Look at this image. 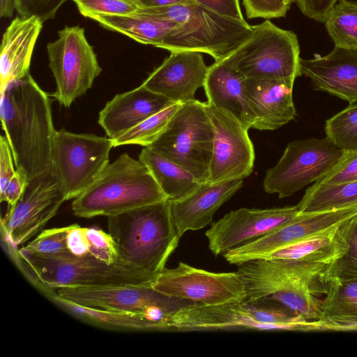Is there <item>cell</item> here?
<instances>
[{"instance_id": "1", "label": "cell", "mask_w": 357, "mask_h": 357, "mask_svg": "<svg viewBox=\"0 0 357 357\" xmlns=\"http://www.w3.org/2000/svg\"><path fill=\"white\" fill-rule=\"evenodd\" d=\"M2 129L16 169L28 181L51 170L54 129L50 100L29 74L0 92Z\"/></svg>"}, {"instance_id": "2", "label": "cell", "mask_w": 357, "mask_h": 357, "mask_svg": "<svg viewBox=\"0 0 357 357\" xmlns=\"http://www.w3.org/2000/svg\"><path fill=\"white\" fill-rule=\"evenodd\" d=\"M13 261L28 280L48 296L61 287L147 286L154 279L121 262L108 264L88 254L75 255L68 249L54 254L17 250L7 243Z\"/></svg>"}, {"instance_id": "3", "label": "cell", "mask_w": 357, "mask_h": 357, "mask_svg": "<svg viewBox=\"0 0 357 357\" xmlns=\"http://www.w3.org/2000/svg\"><path fill=\"white\" fill-rule=\"evenodd\" d=\"M107 218L108 233L115 243L119 262L155 280L181 238L171 215L169 201Z\"/></svg>"}, {"instance_id": "4", "label": "cell", "mask_w": 357, "mask_h": 357, "mask_svg": "<svg viewBox=\"0 0 357 357\" xmlns=\"http://www.w3.org/2000/svg\"><path fill=\"white\" fill-rule=\"evenodd\" d=\"M237 272L245 287V300L270 298L305 320L318 322L328 275L289 260L257 258L239 263Z\"/></svg>"}, {"instance_id": "5", "label": "cell", "mask_w": 357, "mask_h": 357, "mask_svg": "<svg viewBox=\"0 0 357 357\" xmlns=\"http://www.w3.org/2000/svg\"><path fill=\"white\" fill-rule=\"evenodd\" d=\"M138 10L178 24L159 48L206 53L215 61L228 56L252 31L246 21L225 17L195 2Z\"/></svg>"}, {"instance_id": "6", "label": "cell", "mask_w": 357, "mask_h": 357, "mask_svg": "<svg viewBox=\"0 0 357 357\" xmlns=\"http://www.w3.org/2000/svg\"><path fill=\"white\" fill-rule=\"evenodd\" d=\"M166 200L145 165L125 153L74 199L72 211L79 218L108 217Z\"/></svg>"}, {"instance_id": "7", "label": "cell", "mask_w": 357, "mask_h": 357, "mask_svg": "<svg viewBox=\"0 0 357 357\" xmlns=\"http://www.w3.org/2000/svg\"><path fill=\"white\" fill-rule=\"evenodd\" d=\"M213 137L205 102L194 100L180 104L162 133L147 147L204 183L209 179Z\"/></svg>"}, {"instance_id": "8", "label": "cell", "mask_w": 357, "mask_h": 357, "mask_svg": "<svg viewBox=\"0 0 357 357\" xmlns=\"http://www.w3.org/2000/svg\"><path fill=\"white\" fill-rule=\"evenodd\" d=\"M112 139L93 134L56 131L51 172L60 184L65 201L88 189L109 164Z\"/></svg>"}, {"instance_id": "9", "label": "cell", "mask_w": 357, "mask_h": 357, "mask_svg": "<svg viewBox=\"0 0 357 357\" xmlns=\"http://www.w3.org/2000/svg\"><path fill=\"white\" fill-rule=\"evenodd\" d=\"M230 56L246 77L296 79L303 75L296 34L269 20L252 26L250 36Z\"/></svg>"}, {"instance_id": "10", "label": "cell", "mask_w": 357, "mask_h": 357, "mask_svg": "<svg viewBox=\"0 0 357 357\" xmlns=\"http://www.w3.org/2000/svg\"><path fill=\"white\" fill-rule=\"evenodd\" d=\"M342 153L326 137L294 140L276 165L266 170L264 190L280 199L291 196L328 173Z\"/></svg>"}, {"instance_id": "11", "label": "cell", "mask_w": 357, "mask_h": 357, "mask_svg": "<svg viewBox=\"0 0 357 357\" xmlns=\"http://www.w3.org/2000/svg\"><path fill=\"white\" fill-rule=\"evenodd\" d=\"M54 289L61 298L82 306L141 314L155 326L156 331L165 330L171 313L181 307L197 303L165 296L147 286L61 287Z\"/></svg>"}, {"instance_id": "12", "label": "cell", "mask_w": 357, "mask_h": 357, "mask_svg": "<svg viewBox=\"0 0 357 357\" xmlns=\"http://www.w3.org/2000/svg\"><path fill=\"white\" fill-rule=\"evenodd\" d=\"M47 52L56 84L54 96L60 105L69 107L91 89L102 68L79 26L59 30L58 38L47 45Z\"/></svg>"}, {"instance_id": "13", "label": "cell", "mask_w": 357, "mask_h": 357, "mask_svg": "<svg viewBox=\"0 0 357 357\" xmlns=\"http://www.w3.org/2000/svg\"><path fill=\"white\" fill-rule=\"evenodd\" d=\"M151 288L165 296L204 305L244 301L243 282L236 272L214 273L179 262L165 268Z\"/></svg>"}, {"instance_id": "14", "label": "cell", "mask_w": 357, "mask_h": 357, "mask_svg": "<svg viewBox=\"0 0 357 357\" xmlns=\"http://www.w3.org/2000/svg\"><path fill=\"white\" fill-rule=\"evenodd\" d=\"M63 202L60 184L51 170L31 180L1 219L4 241L14 246L26 242L55 215Z\"/></svg>"}, {"instance_id": "15", "label": "cell", "mask_w": 357, "mask_h": 357, "mask_svg": "<svg viewBox=\"0 0 357 357\" xmlns=\"http://www.w3.org/2000/svg\"><path fill=\"white\" fill-rule=\"evenodd\" d=\"M214 128L209 183L243 179L252 172L255 149L248 128L228 112L205 102Z\"/></svg>"}, {"instance_id": "16", "label": "cell", "mask_w": 357, "mask_h": 357, "mask_svg": "<svg viewBox=\"0 0 357 357\" xmlns=\"http://www.w3.org/2000/svg\"><path fill=\"white\" fill-rule=\"evenodd\" d=\"M300 214L296 205L266 209L241 208L231 211L205 232L215 256L262 237Z\"/></svg>"}, {"instance_id": "17", "label": "cell", "mask_w": 357, "mask_h": 357, "mask_svg": "<svg viewBox=\"0 0 357 357\" xmlns=\"http://www.w3.org/2000/svg\"><path fill=\"white\" fill-rule=\"evenodd\" d=\"M357 214V206L340 209L300 213L278 229L227 252L223 257L231 264L264 255L312 236L331 229Z\"/></svg>"}, {"instance_id": "18", "label": "cell", "mask_w": 357, "mask_h": 357, "mask_svg": "<svg viewBox=\"0 0 357 357\" xmlns=\"http://www.w3.org/2000/svg\"><path fill=\"white\" fill-rule=\"evenodd\" d=\"M170 52L142 84L174 102L185 103L195 100V93L204 86L208 69L202 53Z\"/></svg>"}, {"instance_id": "19", "label": "cell", "mask_w": 357, "mask_h": 357, "mask_svg": "<svg viewBox=\"0 0 357 357\" xmlns=\"http://www.w3.org/2000/svg\"><path fill=\"white\" fill-rule=\"evenodd\" d=\"M294 82L287 78H246L245 96L255 119L252 128L274 130L295 119Z\"/></svg>"}, {"instance_id": "20", "label": "cell", "mask_w": 357, "mask_h": 357, "mask_svg": "<svg viewBox=\"0 0 357 357\" xmlns=\"http://www.w3.org/2000/svg\"><path fill=\"white\" fill-rule=\"evenodd\" d=\"M303 75L314 90L324 91L349 103L357 102V49L335 47L325 56L301 59Z\"/></svg>"}, {"instance_id": "21", "label": "cell", "mask_w": 357, "mask_h": 357, "mask_svg": "<svg viewBox=\"0 0 357 357\" xmlns=\"http://www.w3.org/2000/svg\"><path fill=\"white\" fill-rule=\"evenodd\" d=\"M242 185V179L204 183L186 197L169 201L178 235L181 237L188 231L199 230L211 224L216 211Z\"/></svg>"}, {"instance_id": "22", "label": "cell", "mask_w": 357, "mask_h": 357, "mask_svg": "<svg viewBox=\"0 0 357 357\" xmlns=\"http://www.w3.org/2000/svg\"><path fill=\"white\" fill-rule=\"evenodd\" d=\"M173 103L142 84L108 101L99 113L98 123L114 139Z\"/></svg>"}, {"instance_id": "23", "label": "cell", "mask_w": 357, "mask_h": 357, "mask_svg": "<svg viewBox=\"0 0 357 357\" xmlns=\"http://www.w3.org/2000/svg\"><path fill=\"white\" fill-rule=\"evenodd\" d=\"M245 328L263 330L244 301L218 305L194 303L172 312L167 330L180 331Z\"/></svg>"}, {"instance_id": "24", "label": "cell", "mask_w": 357, "mask_h": 357, "mask_svg": "<svg viewBox=\"0 0 357 357\" xmlns=\"http://www.w3.org/2000/svg\"><path fill=\"white\" fill-rule=\"evenodd\" d=\"M246 78L229 54L208 66L203 87L208 103L228 112L252 128L255 119L245 96Z\"/></svg>"}, {"instance_id": "25", "label": "cell", "mask_w": 357, "mask_h": 357, "mask_svg": "<svg viewBox=\"0 0 357 357\" xmlns=\"http://www.w3.org/2000/svg\"><path fill=\"white\" fill-rule=\"evenodd\" d=\"M43 24L36 17L18 16L6 28L0 48V92L10 82L29 74L33 49Z\"/></svg>"}, {"instance_id": "26", "label": "cell", "mask_w": 357, "mask_h": 357, "mask_svg": "<svg viewBox=\"0 0 357 357\" xmlns=\"http://www.w3.org/2000/svg\"><path fill=\"white\" fill-rule=\"evenodd\" d=\"M318 323L322 330H357V279L328 278Z\"/></svg>"}, {"instance_id": "27", "label": "cell", "mask_w": 357, "mask_h": 357, "mask_svg": "<svg viewBox=\"0 0 357 357\" xmlns=\"http://www.w3.org/2000/svg\"><path fill=\"white\" fill-rule=\"evenodd\" d=\"M92 20L106 29L155 47H159L165 38L178 24L139 10L126 15H99Z\"/></svg>"}, {"instance_id": "28", "label": "cell", "mask_w": 357, "mask_h": 357, "mask_svg": "<svg viewBox=\"0 0 357 357\" xmlns=\"http://www.w3.org/2000/svg\"><path fill=\"white\" fill-rule=\"evenodd\" d=\"M139 160L148 168L169 202L186 197L202 184L187 170L149 147L142 150Z\"/></svg>"}, {"instance_id": "29", "label": "cell", "mask_w": 357, "mask_h": 357, "mask_svg": "<svg viewBox=\"0 0 357 357\" xmlns=\"http://www.w3.org/2000/svg\"><path fill=\"white\" fill-rule=\"evenodd\" d=\"M50 299L80 321L98 327L117 331H156L151 322L139 314L82 306L61 298L56 292Z\"/></svg>"}, {"instance_id": "30", "label": "cell", "mask_w": 357, "mask_h": 357, "mask_svg": "<svg viewBox=\"0 0 357 357\" xmlns=\"http://www.w3.org/2000/svg\"><path fill=\"white\" fill-rule=\"evenodd\" d=\"M300 213L357 206V180L336 184L314 183L297 204Z\"/></svg>"}, {"instance_id": "31", "label": "cell", "mask_w": 357, "mask_h": 357, "mask_svg": "<svg viewBox=\"0 0 357 357\" xmlns=\"http://www.w3.org/2000/svg\"><path fill=\"white\" fill-rule=\"evenodd\" d=\"M323 23L335 47L357 49V1L338 0Z\"/></svg>"}, {"instance_id": "32", "label": "cell", "mask_w": 357, "mask_h": 357, "mask_svg": "<svg viewBox=\"0 0 357 357\" xmlns=\"http://www.w3.org/2000/svg\"><path fill=\"white\" fill-rule=\"evenodd\" d=\"M181 103H173L155 114L148 117L120 137L112 139L113 147L137 144L147 147L162 133Z\"/></svg>"}, {"instance_id": "33", "label": "cell", "mask_w": 357, "mask_h": 357, "mask_svg": "<svg viewBox=\"0 0 357 357\" xmlns=\"http://www.w3.org/2000/svg\"><path fill=\"white\" fill-rule=\"evenodd\" d=\"M325 132L337 147L343 151L357 149V102L326 121Z\"/></svg>"}, {"instance_id": "34", "label": "cell", "mask_w": 357, "mask_h": 357, "mask_svg": "<svg viewBox=\"0 0 357 357\" xmlns=\"http://www.w3.org/2000/svg\"><path fill=\"white\" fill-rule=\"evenodd\" d=\"M347 245L344 255L333 264L329 278L341 281L357 279V214L349 221Z\"/></svg>"}, {"instance_id": "35", "label": "cell", "mask_w": 357, "mask_h": 357, "mask_svg": "<svg viewBox=\"0 0 357 357\" xmlns=\"http://www.w3.org/2000/svg\"><path fill=\"white\" fill-rule=\"evenodd\" d=\"M80 14L93 19L99 15H126L139 9L136 0H72Z\"/></svg>"}, {"instance_id": "36", "label": "cell", "mask_w": 357, "mask_h": 357, "mask_svg": "<svg viewBox=\"0 0 357 357\" xmlns=\"http://www.w3.org/2000/svg\"><path fill=\"white\" fill-rule=\"evenodd\" d=\"M70 228V225L45 229L23 248L30 252L43 254L64 251L68 249L67 236Z\"/></svg>"}, {"instance_id": "37", "label": "cell", "mask_w": 357, "mask_h": 357, "mask_svg": "<svg viewBox=\"0 0 357 357\" xmlns=\"http://www.w3.org/2000/svg\"><path fill=\"white\" fill-rule=\"evenodd\" d=\"M85 232L90 255L108 264L119 262L116 245L109 233L95 228H86Z\"/></svg>"}, {"instance_id": "38", "label": "cell", "mask_w": 357, "mask_h": 357, "mask_svg": "<svg viewBox=\"0 0 357 357\" xmlns=\"http://www.w3.org/2000/svg\"><path fill=\"white\" fill-rule=\"evenodd\" d=\"M67 0H14L18 16L36 17L43 23L55 17L59 9Z\"/></svg>"}, {"instance_id": "39", "label": "cell", "mask_w": 357, "mask_h": 357, "mask_svg": "<svg viewBox=\"0 0 357 357\" xmlns=\"http://www.w3.org/2000/svg\"><path fill=\"white\" fill-rule=\"evenodd\" d=\"M357 180V149L343 151L334 167L317 180L319 184H336Z\"/></svg>"}, {"instance_id": "40", "label": "cell", "mask_w": 357, "mask_h": 357, "mask_svg": "<svg viewBox=\"0 0 357 357\" xmlns=\"http://www.w3.org/2000/svg\"><path fill=\"white\" fill-rule=\"evenodd\" d=\"M243 5L248 19L283 17L290 8L285 0H243Z\"/></svg>"}, {"instance_id": "41", "label": "cell", "mask_w": 357, "mask_h": 357, "mask_svg": "<svg viewBox=\"0 0 357 357\" xmlns=\"http://www.w3.org/2000/svg\"><path fill=\"white\" fill-rule=\"evenodd\" d=\"M12 151L6 137H0V191L3 190L16 175Z\"/></svg>"}, {"instance_id": "42", "label": "cell", "mask_w": 357, "mask_h": 357, "mask_svg": "<svg viewBox=\"0 0 357 357\" xmlns=\"http://www.w3.org/2000/svg\"><path fill=\"white\" fill-rule=\"evenodd\" d=\"M195 3L225 17L245 22L240 0H192Z\"/></svg>"}, {"instance_id": "43", "label": "cell", "mask_w": 357, "mask_h": 357, "mask_svg": "<svg viewBox=\"0 0 357 357\" xmlns=\"http://www.w3.org/2000/svg\"><path fill=\"white\" fill-rule=\"evenodd\" d=\"M338 0H295V2L307 17L319 22H324L326 16Z\"/></svg>"}, {"instance_id": "44", "label": "cell", "mask_w": 357, "mask_h": 357, "mask_svg": "<svg viewBox=\"0 0 357 357\" xmlns=\"http://www.w3.org/2000/svg\"><path fill=\"white\" fill-rule=\"evenodd\" d=\"M85 230L86 228L77 224L70 225L67 236V248L75 255L89 254V243Z\"/></svg>"}, {"instance_id": "45", "label": "cell", "mask_w": 357, "mask_h": 357, "mask_svg": "<svg viewBox=\"0 0 357 357\" xmlns=\"http://www.w3.org/2000/svg\"><path fill=\"white\" fill-rule=\"evenodd\" d=\"M139 9L172 6L181 3L195 2L192 0H136Z\"/></svg>"}, {"instance_id": "46", "label": "cell", "mask_w": 357, "mask_h": 357, "mask_svg": "<svg viewBox=\"0 0 357 357\" xmlns=\"http://www.w3.org/2000/svg\"><path fill=\"white\" fill-rule=\"evenodd\" d=\"M15 10L14 0H0V16L2 18H9Z\"/></svg>"}, {"instance_id": "47", "label": "cell", "mask_w": 357, "mask_h": 357, "mask_svg": "<svg viewBox=\"0 0 357 357\" xmlns=\"http://www.w3.org/2000/svg\"><path fill=\"white\" fill-rule=\"evenodd\" d=\"M287 3L291 6V3L295 2V0H285Z\"/></svg>"}]
</instances>
